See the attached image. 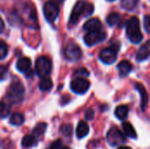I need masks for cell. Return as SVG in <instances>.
Returning a JSON list of instances; mask_svg holds the SVG:
<instances>
[{"label":"cell","instance_id":"1","mask_svg":"<svg viewBox=\"0 0 150 149\" xmlns=\"http://www.w3.org/2000/svg\"><path fill=\"white\" fill-rule=\"evenodd\" d=\"M25 88L18 79H14L6 93V98L11 104H18L23 100Z\"/></svg>","mask_w":150,"mask_h":149},{"label":"cell","instance_id":"2","mask_svg":"<svg viewBox=\"0 0 150 149\" xmlns=\"http://www.w3.org/2000/svg\"><path fill=\"white\" fill-rule=\"evenodd\" d=\"M127 35L133 43H139L142 40L143 35L140 29V20L136 17H132L126 25Z\"/></svg>","mask_w":150,"mask_h":149},{"label":"cell","instance_id":"3","mask_svg":"<svg viewBox=\"0 0 150 149\" xmlns=\"http://www.w3.org/2000/svg\"><path fill=\"white\" fill-rule=\"evenodd\" d=\"M36 73L40 78L47 77L52 69V62L51 60L47 56H40L36 60L35 63Z\"/></svg>","mask_w":150,"mask_h":149},{"label":"cell","instance_id":"4","mask_svg":"<svg viewBox=\"0 0 150 149\" xmlns=\"http://www.w3.org/2000/svg\"><path fill=\"white\" fill-rule=\"evenodd\" d=\"M91 83L84 77H76L70 83V88L76 94H84L90 89Z\"/></svg>","mask_w":150,"mask_h":149},{"label":"cell","instance_id":"5","mask_svg":"<svg viewBox=\"0 0 150 149\" xmlns=\"http://www.w3.org/2000/svg\"><path fill=\"white\" fill-rule=\"evenodd\" d=\"M107 141L111 146L115 147L124 143L126 139L123 133L117 127H112L107 133Z\"/></svg>","mask_w":150,"mask_h":149},{"label":"cell","instance_id":"6","mask_svg":"<svg viewBox=\"0 0 150 149\" xmlns=\"http://www.w3.org/2000/svg\"><path fill=\"white\" fill-rule=\"evenodd\" d=\"M65 58L70 61H78L82 57V50L76 43H69L65 48Z\"/></svg>","mask_w":150,"mask_h":149},{"label":"cell","instance_id":"7","mask_svg":"<svg viewBox=\"0 0 150 149\" xmlns=\"http://www.w3.org/2000/svg\"><path fill=\"white\" fill-rule=\"evenodd\" d=\"M43 11H44V15L47 20L50 23L54 22L59 14V8L57 4L52 1H48L44 4Z\"/></svg>","mask_w":150,"mask_h":149},{"label":"cell","instance_id":"8","mask_svg":"<svg viewBox=\"0 0 150 149\" xmlns=\"http://www.w3.org/2000/svg\"><path fill=\"white\" fill-rule=\"evenodd\" d=\"M106 38V33L101 30L95 31V32H87V34L84 36L83 40L86 45L88 46H93L96 45L101 41H103Z\"/></svg>","mask_w":150,"mask_h":149},{"label":"cell","instance_id":"9","mask_svg":"<svg viewBox=\"0 0 150 149\" xmlns=\"http://www.w3.org/2000/svg\"><path fill=\"white\" fill-rule=\"evenodd\" d=\"M117 52L118 48H116L114 46L106 47L101 51L99 58L105 64H112L117 59Z\"/></svg>","mask_w":150,"mask_h":149},{"label":"cell","instance_id":"10","mask_svg":"<svg viewBox=\"0 0 150 149\" xmlns=\"http://www.w3.org/2000/svg\"><path fill=\"white\" fill-rule=\"evenodd\" d=\"M84 10H85V2L83 1V0H80L78 1L73 10H72V12H71V15H70V18H69V25H76L81 15H83L84 14Z\"/></svg>","mask_w":150,"mask_h":149},{"label":"cell","instance_id":"11","mask_svg":"<svg viewBox=\"0 0 150 149\" xmlns=\"http://www.w3.org/2000/svg\"><path fill=\"white\" fill-rule=\"evenodd\" d=\"M102 28V23L98 18H91L87 20V22L83 25V30H85L87 32H95L99 31Z\"/></svg>","mask_w":150,"mask_h":149},{"label":"cell","instance_id":"12","mask_svg":"<svg viewBox=\"0 0 150 149\" xmlns=\"http://www.w3.org/2000/svg\"><path fill=\"white\" fill-rule=\"evenodd\" d=\"M135 89L139 91L141 95V107L142 111H145L148 103H149V96L148 92L146 90V88L142 83H135Z\"/></svg>","mask_w":150,"mask_h":149},{"label":"cell","instance_id":"13","mask_svg":"<svg viewBox=\"0 0 150 149\" xmlns=\"http://www.w3.org/2000/svg\"><path fill=\"white\" fill-rule=\"evenodd\" d=\"M31 64H32V61H31V60L29 58H27V57H21L17 61L16 68H17V69L19 72L26 73V72L30 71Z\"/></svg>","mask_w":150,"mask_h":149},{"label":"cell","instance_id":"14","mask_svg":"<svg viewBox=\"0 0 150 149\" xmlns=\"http://www.w3.org/2000/svg\"><path fill=\"white\" fill-rule=\"evenodd\" d=\"M149 40H147L145 44H143L138 50L137 54H136V59L139 61H145L149 58V50H150V46H149Z\"/></svg>","mask_w":150,"mask_h":149},{"label":"cell","instance_id":"15","mask_svg":"<svg viewBox=\"0 0 150 149\" xmlns=\"http://www.w3.org/2000/svg\"><path fill=\"white\" fill-rule=\"evenodd\" d=\"M132 69H133V65L131 64V62H129L127 60L122 61L118 64V70L120 77L127 76L132 71Z\"/></svg>","mask_w":150,"mask_h":149},{"label":"cell","instance_id":"16","mask_svg":"<svg viewBox=\"0 0 150 149\" xmlns=\"http://www.w3.org/2000/svg\"><path fill=\"white\" fill-rule=\"evenodd\" d=\"M90 132V127L89 125L85 121H80L77 125L76 133V137L78 139H83L85 136L88 135Z\"/></svg>","mask_w":150,"mask_h":149},{"label":"cell","instance_id":"17","mask_svg":"<svg viewBox=\"0 0 150 149\" xmlns=\"http://www.w3.org/2000/svg\"><path fill=\"white\" fill-rule=\"evenodd\" d=\"M128 113H129V109L127 105H119L115 109V116L120 120L126 119L128 116Z\"/></svg>","mask_w":150,"mask_h":149},{"label":"cell","instance_id":"18","mask_svg":"<svg viewBox=\"0 0 150 149\" xmlns=\"http://www.w3.org/2000/svg\"><path fill=\"white\" fill-rule=\"evenodd\" d=\"M37 145V139L33 135H25L22 139V146L25 148H33Z\"/></svg>","mask_w":150,"mask_h":149},{"label":"cell","instance_id":"19","mask_svg":"<svg viewBox=\"0 0 150 149\" xmlns=\"http://www.w3.org/2000/svg\"><path fill=\"white\" fill-rule=\"evenodd\" d=\"M123 131L125 133V134L132 139H136L137 138V134H136V131L134 130V126L129 123V122H124L123 123Z\"/></svg>","mask_w":150,"mask_h":149},{"label":"cell","instance_id":"20","mask_svg":"<svg viewBox=\"0 0 150 149\" xmlns=\"http://www.w3.org/2000/svg\"><path fill=\"white\" fill-rule=\"evenodd\" d=\"M39 87H40V90H42V91H48L53 87V82L49 77L41 78L40 84H39Z\"/></svg>","mask_w":150,"mask_h":149},{"label":"cell","instance_id":"21","mask_svg":"<svg viewBox=\"0 0 150 149\" xmlns=\"http://www.w3.org/2000/svg\"><path fill=\"white\" fill-rule=\"evenodd\" d=\"M47 124L46 123H39L38 125H36V126L33 128V136H34L35 138H39L40 136L43 135V133H45L46 129H47Z\"/></svg>","mask_w":150,"mask_h":149},{"label":"cell","instance_id":"22","mask_svg":"<svg viewBox=\"0 0 150 149\" xmlns=\"http://www.w3.org/2000/svg\"><path fill=\"white\" fill-rule=\"evenodd\" d=\"M25 121V118L24 116L21 114V113H18V112H15L13 113L11 116V119H10V123L13 126H21Z\"/></svg>","mask_w":150,"mask_h":149},{"label":"cell","instance_id":"23","mask_svg":"<svg viewBox=\"0 0 150 149\" xmlns=\"http://www.w3.org/2000/svg\"><path fill=\"white\" fill-rule=\"evenodd\" d=\"M11 112V106L4 102H0V119H4L9 116Z\"/></svg>","mask_w":150,"mask_h":149},{"label":"cell","instance_id":"24","mask_svg":"<svg viewBox=\"0 0 150 149\" xmlns=\"http://www.w3.org/2000/svg\"><path fill=\"white\" fill-rule=\"evenodd\" d=\"M120 15L117 12H112L108 15L106 18V22L109 25L113 26L120 21Z\"/></svg>","mask_w":150,"mask_h":149},{"label":"cell","instance_id":"25","mask_svg":"<svg viewBox=\"0 0 150 149\" xmlns=\"http://www.w3.org/2000/svg\"><path fill=\"white\" fill-rule=\"evenodd\" d=\"M8 54V47L5 42L0 40V60H3L6 57Z\"/></svg>","mask_w":150,"mask_h":149},{"label":"cell","instance_id":"26","mask_svg":"<svg viewBox=\"0 0 150 149\" xmlns=\"http://www.w3.org/2000/svg\"><path fill=\"white\" fill-rule=\"evenodd\" d=\"M121 5L123 8L127 10H132L136 5V1L135 0H122Z\"/></svg>","mask_w":150,"mask_h":149},{"label":"cell","instance_id":"27","mask_svg":"<svg viewBox=\"0 0 150 149\" xmlns=\"http://www.w3.org/2000/svg\"><path fill=\"white\" fill-rule=\"evenodd\" d=\"M62 133L63 135L67 136V137H69L71 136L72 133H73V129H72V126L71 125H64L62 126Z\"/></svg>","mask_w":150,"mask_h":149},{"label":"cell","instance_id":"28","mask_svg":"<svg viewBox=\"0 0 150 149\" xmlns=\"http://www.w3.org/2000/svg\"><path fill=\"white\" fill-rule=\"evenodd\" d=\"M75 76H76L77 77H83V76H89V72L86 68H81L76 70L75 72Z\"/></svg>","mask_w":150,"mask_h":149},{"label":"cell","instance_id":"29","mask_svg":"<svg viewBox=\"0 0 150 149\" xmlns=\"http://www.w3.org/2000/svg\"><path fill=\"white\" fill-rule=\"evenodd\" d=\"M7 73H8V68L6 66H3V65H0V81L5 79L6 76H7Z\"/></svg>","mask_w":150,"mask_h":149},{"label":"cell","instance_id":"30","mask_svg":"<svg viewBox=\"0 0 150 149\" xmlns=\"http://www.w3.org/2000/svg\"><path fill=\"white\" fill-rule=\"evenodd\" d=\"M62 141L61 140H57L54 142H53L47 149H62Z\"/></svg>","mask_w":150,"mask_h":149},{"label":"cell","instance_id":"31","mask_svg":"<svg viewBox=\"0 0 150 149\" xmlns=\"http://www.w3.org/2000/svg\"><path fill=\"white\" fill-rule=\"evenodd\" d=\"M144 27H145V30L148 33H149V27H150V18L149 15H146L145 16V18H144Z\"/></svg>","mask_w":150,"mask_h":149},{"label":"cell","instance_id":"32","mask_svg":"<svg viewBox=\"0 0 150 149\" xmlns=\"http://www.w3.org/2000/svg\"><path fill=\"white\" fill-rule=\"evenodd\" d=\"M94 118V111L92 109H88L87 112H85V119L87 120H92Z\"/></svg>","mask_w":150,"mask_h":149},{"label":"cell","instance_id":"33","mask_svg":"<svg viewBox=\"0 0 150 149\" xmlns=\"http://www.w3.org/2000/svg\"><path fill=\"white\" fill-rule=\"evenodd\" d=\"M4 30V23L3 19L0 18V33L3 32Z\"/></svg>","mask_w":150,"mask_h":149},{"label":"cell","instance_id":"34","mask_svg":"<svg viewBox=\"0 0 150 149\" xmlns=\"http://www.w3.org/2000/svg\"><path fill=\"white\" fill-rule=\"evenodd\" d=\"M118 149H132L131 148H129V147H127V146H120V147H119Z\"/></svg>","mask_w":150,"mask_h":149},{"label":"cell","instance_id":"35","mask_svg":"<svg viewBox=\"0 0 150 149\" xmlns=\"http://www.w3.org/2000/svg\"><path fill=\"white\" fill-rule=\"evenodd\" d=\"M62 149H70V148H69V147H62Z\"/></svg>","mask_w":150,"mask_h":149},{"label":"cell","instance_id":"36","mask_svg":"<svg viewBox=\"0 0 150 149\" xmlns=\"http://www.w3.org/2000/svg\"><path fill=\"white\" fill-rule=\"evenodd\" d=\"M108 1H114V0H108Z\"/></svg>","mask_w":150,"mask_h":149}]
</instances>
